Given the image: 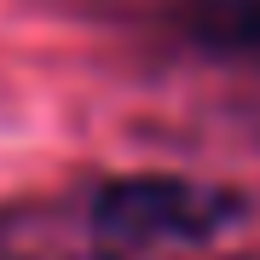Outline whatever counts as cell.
Listing matches in <instances>:
<instances>
[{
    "instance_id": "1",
    "label": "cell",
    "mask_w": 260,
    "mask_h": 260,
    "mask_svg": "<svg viewBox=\"0 0 260 260\" xmlns=\"http://www.w3.org/2000/svg\"><path fill=\"white\" fill-rule=\"evenodd\" d=\"M243 220V197L185 174H121L93 191V232L110 243H208Z\"/></svg>"
},
{
    "instance_id": "2",
    "label": "cell",
    "mask_w": 260,
    "mask_h": 260,
    "mask_svg": "<svg viewBox=\"0 0 260 260\" xmlns=\"http://www.w3.org/2000/svg\"><path fill=\"white\" fill-rule=\"evenodd\" d=\"M179 35L225 64H260V0H185L174 12Z\"/></svg>"
}]
</instances>
